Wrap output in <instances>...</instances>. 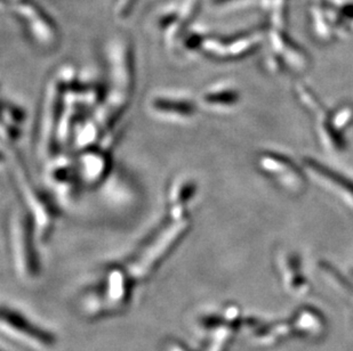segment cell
Returning a JSON list of instances; mask_svg holds the SVG:
<instances>
[{
    "mask_svg": "<svg viewBox=\"0 0 353 351\" xmlns=\"http://www.w3.org/2000/svg\"><path fill=\"white\" fill-rule=\"evenodd\" d=\"M0 351H1V350H0Z\"/></svg>",
    "mask_w": 353,
    "mask_h": 351,
    "instance_id": "cell-2",
    "label": "cell"
},
{
    "mask_svg": "<svg viewBox=\"0 0 353 351\" xmlns=\"http://www.w3.org/2000/svg\"><path fill=\"white\" fill-rule=\"evenodd\" d=\"M0 331L37 350L53 348L57 342L55 337L46 328H41L20 310L7 306L0 305Z\"/></svg>",
    "mask_w": 353,
    "mask_h": 351,
    "instance_id": "cell-1",
    "label": "cell"
}]
</instances>
